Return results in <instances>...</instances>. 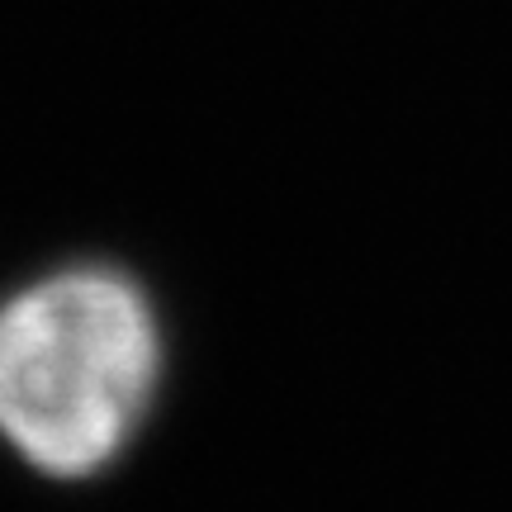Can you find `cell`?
<instances>
[{"label": "cell", "mask_w": 512, "mask_h": 512, "mask_svg": "<svg viewBox=\"0 0 512 512\" xmlns=\"http://www.w3.org/2000/svg\"><path fill=\"white\" fill-rule=\"evenodd\" d=\"M162 389V323L133 275L67 266L0 299V446L43 479L110 475Z\"/></svg>", "instance_id": "1"}]
</instances>
